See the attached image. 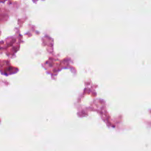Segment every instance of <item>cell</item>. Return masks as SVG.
Wrapping results in <instances>:
<instances>
[]
</instances>
